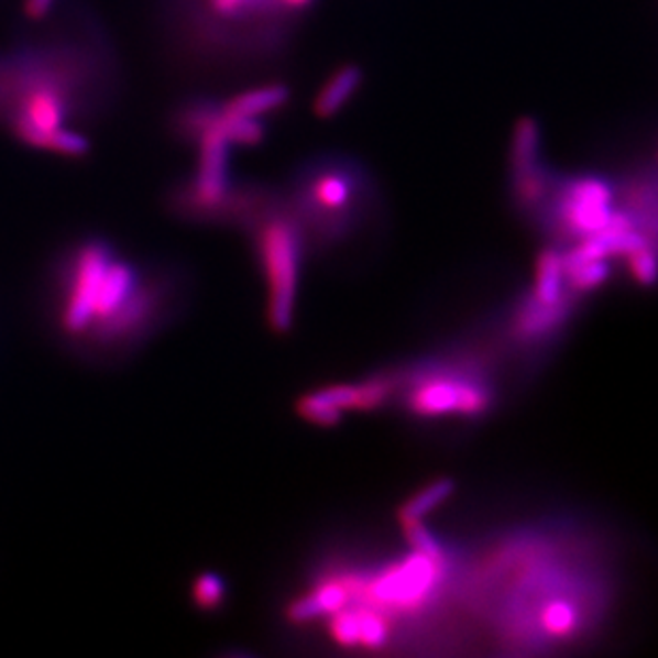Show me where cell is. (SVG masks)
Wrapping results in <instances>:
<instances>
[{
	"label": "cell",
	"mask_w": 658,
	"mask_h": 658,
	"mask_svg": "<svg viewBox=\"0 0 658 658\" xmlns=\"http://www.w3.org/2000/svg\"><path fill=\"white\" fill-rule=\"evenodd\" d=\"M396 391V373H380L357 384H335L327 388H318L298 401V414L300 418L314 425L332 427L341 420L346 409H377L386 405V401L395 395Z\"/></svg>",
	"instance_id": "obj_6"
},
{
	"label": "cell",
	"mask_w": 658,
	"mask_h": 658,
	"mask_svg": "<svg viewBox=\"0 0 658 658\" xmlns=\"http://www.w3.org/2000/svg\"><path fill=\"white\" fill-rule=\"evenodd\" d=\"M54 2L56 0H24V13L31 20H43L52 11Z\"/></svg>",
	"instance_id": "obj_20"
},
{
	"label": "cell",
	"mask_w": 658,
	"mask_h": 658,
	"mask_svg": "<svg viewBox=\"0 0 658 658\" xmlns=\"http://www.w3.org/2000/svg\"><path fill=\"white\" fill-rule=\"evenodd\" d=\"M227 596V584L218 573H200L193 582V601L198 610H207L213 612L222 605Z\"/></svg>",
	"instance_id": "obj_16"
},
{
	"label": "cell",
	"mask_w": 658,
	"mask_h": 658,
	"mask_svg": "<svg viewBox=\"0 0 658 658\" xmlns=\"http://www.w3.org/2000/svg\"><path fill=\"white\" fill-rule=\"evenodd\" d=\"M213 2V7L220 11V13H224V15H234V13H239V11H243L250 2L248 0H211Z\"/></svg>",
	"instance_id": "obj_21"
},
{
	"label": "cell",
	"mask_w": 658,
	"mask_h": 658,
	"mask_svg": "<svg viewBox=\"0 0 658 658\" xmlns=\"http://www.w3.org/2000/svg\"><path fill=\"white\" fill-rule=\"evenodd\" d=\"M352 601H354V594H352L350 578H330L320 586H316L311 593L297 599L288 607V616L295 623H309V621L335 614L337 610L346 607Z\"/></svg>",
	"instance_id": "obj_12"
},
{
	"label": "cell",
	"mask_w": 658,
	"mask_h": 658,
	"mask_svg": "<svg viewBox=\"0 0 658 658\" xmlns=\"http://www.w3.org/2000/svg\"><path fill=\"white\" fill-rule=\"evenodd\" d=\"M396 377L405 384V409L416 418H482L494 405L493 384L484 371L462 359L425 362L407 377Z\"/></svg>",
	"instance_id": "obj_2"
},
{
	"label": "cell",
	"mask_w": 658,
	"mask_h": 658,
	"mask_svg": "<svg viewBox=\"0 0 658 658\" xmlns=\"http://www.w3.org/2000/svg\"><path fill=\"white\" fill-rule=\"evenodd\" d=\"M362 70L361 66L346 65L341 66L332 77L329 84L320 90L318 99L314 102V111L318 118H332L339 113V109L357 95L361 88Z\"/></svg>",
	"instance_id": "obj_13"
},
{
	"label": "cell",
	"mask_w": 658,
	"mask_h": 658,
	"mask_svg": "<svg viewBox=\"0 0 658 658\" xmlns=\"http://www.w3.org/2000/svg\"><path fill=\"white\" fill-rule=\"evenodd\" d=\"M166 305L165 279L120 259L99 239L68 254L54 277L56 327L92 359L129 354L163 322Z\"/></svg>",
	"instance_id": "obj_1"
},
{
	"label": "cell",
	"mask_w": 658,
	"mask_h": 658,
	"mask_svg": "<svg viewBox=\"0 0 658 658\" xmlns=\"http://www.w3.org/2000/svg\"><path fill=\"white\" fill-rule=\"evenodd\" d=\"M229 145L231 141L220 124V111H216L209 124L200 131L198 173L188 197L198 213H216V209L229 200Z\"/></svg>",
	"instance_id": "obj_7"
},
{
	"label": "cell",
	"mask_w": 658,
	"mask_h": 658,
	"mask_svg": "<svg viewBox=\"0 0 658 658\" xmlns=\"http://www.w3.org/2000/svg\"><path fill=\"white\" fill-rule=\"evenodd\" d=\"M628 271L641 286H652L657 277V259H655V245H644L626 256Z\"/></svg>",
	"instance_id": "obj_19"
},
{
	"label": "cell",
	"mask_w": 658,
	"mask_h": 658,
	"mask_svg": "<svg viewBox=\"0 0 658 658\" xmlns=\"http://www.w3.org/2000/svg\"><path fill=\"white\" fill-rule=\"evenodd\" d=\"M454 493L452 480H435L432 484L425 486L420 493L414 494L398 512V520H423L435 507H439L443 501L450 498Z\"/></svg>",
	"instance_id": "obj_15"
},
{
	"label": "cell",
	"mask_w": 658,
	"mask_h": 658,
	"mask_svg": "<svg viewBox=\"0 0 658 658\" xmlns=\"http://www.w3.org/2000/svg\"><path fill=\"white\" fill-rule=\"evenodd\" d=\"M575 300L578 295H569L557 303H541L527 295L512 314V337L525 346H539L555 339L569 322Z\"/></svg>",
	"instance_id": "obj_9"
},
{
	"label": "cell",
	"mask_w": 658,
	"mask_h": 658,
	"mask_svg": "<svg viewBox=\"0 0 658 658\" xmlns=\"http://www.w3.org/2000/svg\"><path fill=\"white\" fill-rule=\"evenodd\" d=\"M288 99H290V90L286 86L271 84V86L248 90V92L229 100L222 107V113L234 116V118H259L263 113L284 107Z\"/></svg>",
	"instance_id": "obj_14"
},
{
	"label": "cell",
	"mask_w": 658,
	"mask_h": 658,
	"mask_svg": "<svg viewBox=\"0 0 658 658\" xmlns=\"http://www.w3.org/2000/svg\"><path fill=\"white\" fill-rule=\"evenodd\" d=\"M450 571V559L428 557L414 550L409 557L386 567L371 580L350 578L354 599L382 614L418 612L443 586Z\"/></svg>",
	"instance_id": "obj_4"
},
{
	"label": "cell",
	"mask_w": 658,
	"mask_h": 658,
	"mask_svg": "<svg viewBox=\"0 0 658 658\" xmlns=\"http://www.w3.org/2000/svg\"><path fill=\"white\" fill-rule=\"evenodd\" d=\"M256 250L268 286V325L286 332L295 320L303 263V232L297 220L290 216L266 218L259 227Z\"/></svg>",
	"instance_id": "obj_3"
},
{
	"label": "cell",
	"mask_w": 658,
	"mask_h": 658,
	"mask_svg": "<svg viewBox=\"0 0 658 658\" xmlns=\"http://www.w3.org/2000/svg\"><path fill=\"white\" fill-rule=\"evenodd\" d=\"M512 182L523 209H537L548 198L550 182L541 166V131L533 118L518 120L512 136Z\"/></svg>",
	"instance_id": "obj_8"
},
{
	"label": "cell",
	"mask_w": 658,
	"mask_h": 658,
	"mask_svg": "<svg viewBox=\"0 0 658 658\" xmlns=\"http://www.w3.org/2000/svg\"><path fill=\"white\" fill-rule=\"evenodd\" d=\"M47 152L61 154V156H70V158H79L86 156L90 152V141L81 134V132L70 131V129H58L54 134H50L47 143H45Z\"/></svg>",
	"instance_id": "obj_18"
},
{
	"label": "cell",
	"mask_w": 658,
	"mask_h": 658,
	"mask_svg": "<svg viewBox=\"0 0 658 658\" xmlns=\"http://www.w3.org/2000/svg\"><path fill=\"white\" fill-rule=\"evenodd\" d=\"M307 209L327 218V234L335 239V232L341 231L343 218L350 216L354 205L357 186L354 179L343 171H322L318 173L305 193Z\"/></svg>",
	"instance_id": "obj_11"
},
{
	"label": "cell",
	"mask_w": 658,
	"mask_h": 658,
	"mask_svg": "<svg viewBox=\"0 0 658 658\" xmlns=\"http://www.w3.org/2000/svg\"><path fill=\"white\" fill-rule=\"evenodd\" d=\"M286 7H290V9H303V7H307V4H311L314 0H282Z\"/></svg>",
	"instance_id": "obj_22"
},
{
	"label": "cell",
	"mask_w": 658,
	"mask_h": 658,
	"mask_svg": "<svg viewBox=\"0 0 658 658\" xmlns=\"http://www.w3.org/2000/svg\"><path fill=\"white\" fill-rule=\"evenodd\" d=\"M614 211V193L601 177L586 175L567 182L552 202V220L560 234L584 239L601 231Z\"/></svg>",
	"instance_id": "obj_5"
},
{
	"label": "cell",
	"mask_w": 658,
	"mask_h": 658,
	"mask_svg": "<svg viewBox=\"0 0 658 658\" xmlns=\"http://www.w3.org/2000/svg\"><path fill=\"white\" fill-rule=\"evenodd\" d=\"M220 124L234 145H256L263 141L264 129L259 118H234L220 109Z\"/></svg>",
	"instance_id": "obj_17"
},
{
	"label": "cell",
	"mask_w": 658,
	"mask_h": 658,
	"mask_svg": "<svg viewBox=\"0 0 658 658\" xmlns=\"http://www.w3.org/2000/svg\"><path fill=\"white\" fill-rule=\"evenodd\" d=\"M66 120L65 97L45 84L34 86L22 100L15 118V132L33 147L45 150L50 134L63 129Z\"/></svg>",
	"instance_id": "obj_10"
}]
</instances>
